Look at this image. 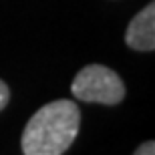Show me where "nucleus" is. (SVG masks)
<instances>
[{"mask_svg": "<svg viewBox=\"0 0 155 155\" xmlns=\"http://www.w3.org/2000/svg\"><path fill=\"white\" fill-rule=\"evenodd\" d=\"M81 111L69 99L40 107L22 131L24 155H63L79 135Z\"/></svg>", "mask_w": 155, "mask_h": 155, "instance_id": "nucleus-1", "label": "nucleus"}, {"mask_svg": "<svg viewBox=\"0 0 155 155\" xmlns=\"http://www.w3.org/2000/svg\"><path fill=\"white\" fill-rule=\"evenodd\" d=\"M71 91L79 101L117 105L125 99V85L115 71L105 64H89L77 73Z\"/></svg>", "mask_w": 155, "mask_h": 155, "instance_id": "nucleus-2", "label": "nucleus"}, {"mask_svg": "<svg viewBox=\"0 0 155 155\" xmlns=\"http://www.w3.org/2000/svg\"><path fill=\"white\" fill-rule=\"evenodd\" d=\"M125 42L133 51L149 52L155 48V4L149 2L131 18L125 32Z\"/></svg>", "mask_w": 155, "mask_h": 155, "instance_id": "nucleus-3", "label": "nucleus"}, {"mask_svg": "<svg viewBox=\"0 0 155 155\" xmlns=\"http://www.w3.org/2000/svg\"><path fill=\"white\" fill-rule=\"evenodd\" d=\"M8 101H10V89L4 81H0V111L8 105Z\"/></svg>", "mask_w": 155, "mask_h": 155, "instance_id": "nucleus-4", "label": "nucleus"}, {"mask_svg": "<svg viewBox=\"0 0 155 155\" xmlns=\"http://www.w3.org/2000/svg\"><path fill=\"white\" fill-rule=\"evenodd\" d=\"M133 155H155V143L153 141H147V143L139 145L137 151H135Z\"/></svg>", "mask_w": 155, "mask_h": 155, "instance_id": "nucleus-5", "label": "nucleus"}]
</instances>
